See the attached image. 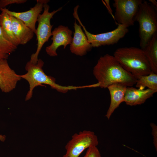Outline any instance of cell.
Here are the masks:
<instances>
[{
  "label": "cell",
  "mask_w": 157,
  "mask_h": 157,
  "mask_svg": "<svg viewBox=\"0 0 157 157\" xmlns=\"http://www.w3.org/2000/svg\"><path fill=\"white\" fill-rule=\"evenodd\" d=\"M93 74L99 87L102 88L117 83L132 87L137 80L122 67L113 56L108 54L99 58L94 67Z\"/></svg>",
  "instance_id": "cell-1"
},
{
  "label": "cell",
  "mask_w": 157,
  "mask_h": 157,
  "mask_svg": "<svg viewBox=\"0 0 157 157\" xmlns=\"http://www.w3.org/2000/svg\"><path fill=\"white\" fill-rule=\"evenodd\" d=\"M122 67L137 79L153 72L143 50L135 47L117 49L113 56Z\"/></svg>",
  "instance_id": "cell-2"
},
{
  "label": "cell",
  "mask_w": 157,
  "mask_h": 157,
  "mask_svg": "<svg viewBox=\"0 0 157 157\" xmlns=\"http://www.w3.org/2000/svg\"><path fill=\"white\" fill-rule=\"evenodd\" d=\"M44 62L41 59H39L37 63L34 64L29 61L26 65L25 69L27 72L24 74L19 75L21 78L28 81L29 84V90L27 93L25 100L30 99L32 97L34 88L38 86H43L42 84L49 85L51 88L58 92L65 93L69 90L88 88V85L82 86H62L56 82L55 79L46 75L42 69Z\"/></svg>",
  "instance_id": "cell-3"
},
{
  "label": "cell",
  "mask_w": 157,
  "mask_h": 157,
  "mask_svg": "<svg viewBox=\"0 0 157 157\" xmlns=\"http://www.w3.org/2000/svg\"><path fill=\"white\" fill-rule=\"evenodd\" d=\"M139 25L140 48L144 50L154 35L157 33V8L143 1L135 18Z\"/></svg>",
  "instance_id": "cell-4"
},
{
  "label": "cell",
  "mask_w": 157,
  "mask_h": 157,
  "mask_svg": "<svg viewBox=\"0 0 157 157\" xmlns=\"http://www.w3.org/2000/svg\"><path fill=\"white\" fill-rule=\"evenodd\" d=\"M43 13L39 15L37 19L38 25L35 33L38 42L37 49L35 52L31 55L30 60L34 64L38 62V56L44 44L52 36L51 29L53 25L51 24V19L55 14L62 10L63 7L51 12L49 11L50 7L47 3L43 5Z\"/></svg>",
  "instance_id": "cell-5"
},
{
  "label": "cell",
  "mask_w": 157,
  "mask_h": 157,
  "mask_svg": "<svg viewBox=\"0 0 157 157\" xmlns=\"http://www.w3.org/2000/svg\"><path fill=\"white\" fill-rule=\"evenodd\" d=\"M77 10V9H74L73 16L78 21L80 25L82 27L88 41L92 47H98L102 46L116 44L129 31L128 28L122 25L118 24L117 27L112 31L97 34H92L86 30L82 23L78 17Z\"/></svg>",
  "instance_id": "cell-6"
},
{
  "label": "cell",
  "mask_w": 157,
  "mask_h": 157,
  "mask_svg": "<svg viewBox=\"0 0 157 157\" xmlns=\"http://www.w3.org/2000/svg\"><path fill=\"white\" fill-rule=\"evenodd\" d=\"M98 144L97 137L92 131L84 130L75 133L65 145L66 152L63 157H78L85 149Z\"/></svg>",
  "instance_id": "cell-7"
},
{
  "label": "cell",
  "mask_w": 157,
  "mask_h": 157,
  "mask_svg": "<svg viewBox=\"0 0 157 157\" xmlns=\"http://www.w3.org/2000/svg\"><path fill=\"white\" fill-rule=\"evenodd\" d=\"M142 0H114V18L118 24L128 28L134 25L135 18Z\"/></svg>",
  "instance_id": "cell-8"
},
{
  "label": "cell",
  "mask_w": 157,
  "mask_h": 157,
  "mask_svg": "<svg viewBox=\"0 0 157 157\" xmlns=\"http://www.w3.org/2000/svg\"><path fill=\"white\" fill-rule=\"evenodd\" d=\"M37 3L30 10L24 12H17L9 10L6 8H1L9 15L13 16L22 21L25 24L30 28L35 34L36 31L35 24L39 15L43 10V5L47 3L48 0H37Z\"/></svg>",
  "instance_id": "cell-9"
},
{
  "label": "cell",
  "mask_w": 157,
  "mask_h": 157,
  "mask_svg": "<svg viewBox=\"0 0 157 157\" xmlns=\"http://www.w3.org/2000/svg\"><path fill=\"white\" fill-rule=\"evenodd\" d=\"M73 31L67 26L60 25L52 31V40L51 44L47 47L46 51L49 55L54 57L57 56L56 50L58 48L63 46L64 49L72 42Z\"/></svg>",
  "instance_id": "cell-10"
},
{
  "label": "cell",
  "mask_w": 157,
  "mask_h": 157,
  "mask_svg": "<svg viewBox=\"0 0 157 157\" xmlns=\"http://www.w3.org/2000/svg\"><path fill=\"white\" fill-rule=\"evenodd\" d=\"M21 78L10 67L7 59H0V89L5 93L15 89Z\"/></svg>",
  "instance_id": "cell-11"
},
{
  "label": "cell",
  "mask_w": 157,
  "mask_h": 157,
  "mask_svg": "<svg viewBox=\"0 0 157 157\" xmlns=\"http://www.w3.org/2000/svg\"><path fill=\"white\" fill-rule=\"evenodd\" d=\"M74 26V31L72 42L70 44V50L72 53L82 56L90 51L92 47L88 42L81 26L78 24L75 21Z\"/></svg>",
  "instance_id": "cell-12"
},
{
  "label": "cell",
  "mask_w": 157,
  "mask_h": 157,
  "mask_svg": "<svg viewBox=\"0 0 157 157\" xmlns=\"http://www.w3.org/2000/svg\"><path fill=\"white\" fill-rule=\"evenodd\" d=\"M155 93L147 88L140 90L132 87H127L124 97V102L127 105L134 106L144 103L147 99L152 97Z\"/></svg>",
  "instance_id": "cell-13"
},
{
  "label": "cell",
  "mask_w": 157,
  "mask_h": 157,
  "mask_svg": "<svg viewBox=\"0 0 157 157\" xmlns=\"http://www.w3.org/2000/svg\"><path fill=\"white\" fill-rule=\"evenodd\" d=\"M127 86L120 83H115L107 87L110 96V103L106 116L109 119L115 110L124 102Z\"/></svg>",
  "instance_id": "cell-14"
},
{
  "label": "cell",
  "mask_w": 157,
  "mask_h": 157,
  "mask_svg": "<svg viewBox=\"0 0 157 157\" xmlns=\"http://www.w3.org/2000/svg\"><path fill=\"white\" fill-rule=\"evenodd\" d=\"M11 22L13 31L19 44H24L33 38L34 32L21 21L9 15Z\"/></svg>",
  "instance_id": "cell-15"
},
{
  "label": "cell",
  "mask_w": 157,
  "mask_h": 157,
  "mask_svg": "<svg viewBox=\"0 0 157 157\" xmlns=\"http://www.w3.org/2000/svg\"><path fill=\"white\" fill-rule=\"evenodd\" d=\"M143 50L152 71L157 74V33L153 36Z\"/></svg>",
  "instance_id": "cell-16"
},
{
  "label": "cell",
  "mask_w": 157,
  "mask_h": 157,
  "mask_svg": "<svg viewBox=\"0 0 157 157\" xmlns=\"http://www.w3.org/2000/svg\"><path fill=\"white\" fill-rule=\"evenodd\" d=\"M1 12L0 14V26L2 31L7 39L13 45L17 47L19 44L14 35L9 16L5 12Z\"/></svg>",
  "instance_id": "cell-17"
},
{
  "label": "cell",
  "mask_w": 157,
  "mask_h": 157,
  "mask_svg": "<svg viewBox=\"0 0 157 157\" xmlns=\"http://www.w3.org/2000/svg\"><path fill=\"white\" fill-rule=\"evenodd\" d=\"M135 84L139 90L147 88L156 93L157 92V74L152 72L148 75L141 76L137 79Z\"/></svg>",
  "instance_id": "cell-18"
},
{
  "label": "cell",
  "mask_w": 157,
  "mask_h": 157,
  "mask_svg": "<svg viewBox=\"0 0 157 157\" xmlns=\"http://www.w3.org/2000/svg\"><path fill=\"white\" fill-rule=\"evenodd\" d=\"M17 48L7 39L0 26V59H7Z\"/></svg>",
  "instance_id": "cell-19"
},
{
  "label": "cell",
  "mask_w": 157,
  "mask_h": 157,
  "mask_svg": "<svg viewBox=\"0 0 157 157\" xmlns=\"http://www.w3.org/2000/svg\"><path fill=\"white\" fill-rule=\"evenodd\" d=\"M83 157H101L99 151L97 146H92L87 149Z\"/></svg>",
  "instance_id": "cell-20"
},
{
  "label": "cell",
  "mask_w": 157,
  "mask_h": 157,
  "mask_svg": "<svg viewBox=\"0 0 157 157\" xmlns=\"http://www.w3.org/2000/svg\"><path fill=\"white\" fill-rule=\"evenodd\" d=\"M26 1V0H0V9L3 8L9 4L23 3Z\"/></svg>",
  "instance_id": "cell-21"
},
{
  "label": "cell",
  "mask_w": 157,
  "mask_h": 157,
  "mask_svg": "<svg viewBox=\"0 0 157 157\" xmlns=\"http://www.w3.org/2000/svg\"><path fill=\"white\" fill-rule=\"evenodd\" d=\"M151 126L152 129L153 135L154 138V143L157 150V126L155 124L151 123Z\"/></svg>",
  "instance_id": "cell-22"
},
{
  "label": "cell",
  "mask_w": 157,
  "mask_h": 157,
  "mask_svg": "<svg viewBox=\"0 0 157 157\" xmlns=\"http://www.w3.org/2000/svg\"><path fill=\"white\" fill-rule=\"evenodd\" d=\"M104 1L105 2L106 5L108 8L109 12L111 15H113L112 10L111 8L110 5V1L109 0H104Z\"/></svg>",
  "instance_id": "cell-23"
},
{
  "label": "cell",
  "mask_w": 157,
  "mask_h": 157,
  "mask_svg": "<svg viewBox=\"0 0 157 157\" xmlns=\"http://www.w3.org/2000/svg\"><path fill=\"white\" fill-rule=\"evenodd\" d=\"M149 2L151 3L153 6L155 7H157V2L155 0H149Z\"/></svg>",
  "instance_id": "cell-24"
},
{
  "label": "cell",
  "mask_w": 157,
  "mask_h": 157,
  "mask_svg": "<svg viewBox=\"0 0 157 157\" xmlns=\"http://www.w3.org/2000/svg\"><path fill=\"white\" fill-rule=\"evenodd\" d=\"M6 136L5 135H0V140L2 142H4L5 140Z\"/></svg>",
  "instance_id": "cell-25"
}]
</instances>
